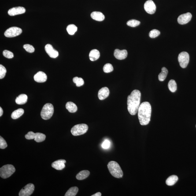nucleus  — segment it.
Wrapping results in <instances>:
<instances>
[{"mask_svg":"<svg viewBox=\"0 0 196 196\" xmlns=\"http://www.w3.org/2000/svg\"><path fill=\"white\" fill-rule=\"evenodd\" d=\"M178 177L176 175H172L170 176L168 178L166 179V183L167 185L169 186H172L175 184V183L178 181Z\"/></svg>","mask_w":196,"mask_h":196,"instance_id":"23","label":"nucleus"},{"mask_svg":"<svg viewBox=\"0 0 196 196\" xmlns=\"http://www.w3.org/2000/svg\"><path fill=\"white\" fill-rule=\"evenodd\" d=\"M141 93L138 90H134L127 97V110L130 114L135 115L138 111L140 106Z\"/></svg>","mask_w":196,"mask_h":196,"instance_id":"1","label":"nucleus"},{"mask_svg":"<svg viewBox=\"0 0 196 196\" xmlns=\"http://www.w3.org/2000/svg\"><path fill=\"white\" fill-rule=\"evenodd\" d=\"M77 27L74 24H70L67 26V30L68 33L70 35H73L77 31Z\"/></svg>","mask_w":196,"mask_h":196,"instance_id":"29","label":"nucleus"},{"mask_svg":"<svg viewBox=\"0 0 196 196\" xmlns=\"http://www.w3.org/2000/svg\"><path fill=\"white\" fill-rule=\"evenodd\" d=\"M100 57V52L96 49L91 51L89 54V57L90 60L92 61H96Z\"/></svg>","mask_w":196,"mask_h":196,"instance_id":"21","label":"nucleus"},{"mask_svg":"<svg viewBox=\"0 0 196 196\" xmlns=\"http://www.w3.org/2000/svg\"><path fill=\"white\" fill-rule=\"evenodd\" d=\"M73 82L76 84V86L77 87H81L84 84V81L82 78L78 77H74L73 79Z\"/></svg>","mask_w":196,"mask_h":196,"instance_id":"30","label":"nucleus"},{"mask_svg":"<svg viewBox=\"0 0 196 196\" xmlns=\"http://www.w3.org/2000/svg\"><path fill=\"white\" fill-rule=\"evenodd\" d=\"M23 48L25 49L26 51L29 53H34L35 51V48H34V46L31 45L29 44L24 45L23 46Z\"/></svg>","mask_w":196,"mask_h":196,"instance_id":"34","label":"nucleus"},{"mask_svg":"<svg viewBox=\"0 0 196 196\" xmlns=\"http://www.w3.org/2000/svg\"><path fill=\"white\" fill-rule=\"evenodd\" d=\"M35 186L34 184L30 183L28 184L22 189L19 193L20 196H29L34 192Z\"/></svg>","mask_w":196,"mask_h":196,"instance_id":"10","label":"nucleus"},{"mask_svg":"<svg viewBox=\"0 0 196 196\" xmlns=\"http://www.w3.org/2000/svg\"><path fill=\"white\" fill-rule=\"evenodd\" d=\"M88 129L87 124H82L76 125L71 130V133L74 136H79L86 133Z\"/></svg>","mask_w":196,"mask_h":196,"instance_id":"6","label":"nucleus"},{"mask_svg":"<svg viewBox=\"0 0 196 196\" xmlns=\"http://www.w3.org/2000/svg\"><path fill=\"white\" fill-rule=\"evenodd\" d=\"M15 171V168L11 164H6L0 168V176L3 179L7 178Z\"/></svg>","mask_w":196,"mask_h":196,"instance_id":"5","label":"nucleus"},{"mask_svg":"<svg viewBox=\"0 0 196 196\" xmlns=\"http://www.w3.org/2000/svg\"><path fill=\"white\" fill-rule=\"evenodd\" d=\"M24 113V110L22 108L16 110L12 113L11 117L13 119H17L21 117Z\"/></svg>","mask_w":196,"mask_h":196,"instance_id":"25","label":"nucleus"},{"mask_svg":"<svg viewBox=\"0 0 196 196\" xmlns=\"http://www.w3.org/2000/svg\"><path fill=\"white\" fill-rule=\"evenodd\" d=\"M26 12V9L22 7H17L12 8L8 11L9 15L14 16L16 15L23 14Z\"/></svg>","mask_w":196,"mask_h":196,"instance_id":"14","label":"nucleus"},{"mask_svg":"<svg viewBox=\"0 0 196 196\" xmlns=\"http://www.w3.org/2000/svg\"></svg>","mask_w":196,"mask_h":196,"instance_id":"41","label":"nucleus"},{"mask_svg":"<svg viewBox=\"0 0 196 196\" xmlns=\"http://www.w3.org/2000/svg\"><path fill=\"white\" fill-rule=\"evenodd\" d=\"M79 191V189L77 187L70 188L65 195V196H75L76 195Z\"/></svg>","mask_w":196,"mask_h":196,"instance_id":"27","label":"nucleus"},{"mask_svg":"<svg viewBox=\"0 0 196 196\" xmlns=\"http://www.w3.org/2000/svg\"><path fill=\"white\" fill-rule=\"evenodd\" d=\"M45 50L50 57L53 58H56L59 56V53L55 50L53 46L50 44H47L45 46Z\"/></svg>","mask_w":196,"mask_h":196,"instance_id":"13","label":"nucleus"},{"mask_svg":"<svg viewBox=\"0 0 196 196\" xmlns=\"http://www.w3.org/2000/svg\"><path fill=\"white\" fill-rule=\"evenodd\" d=\"M138 112V119L141 125L148 124L150 121L152 113L151 106L149 102H142L140 105Z\"/></svg>","mask_w":196,"mask_h":196,"instance_id":"2","label":"nucleus"},{"mask_svg":"<svg viewBox=\"0 0 196 196\" xmlns=\"http://www.w3.org/2000/svg\"><path fill=\"white\" fill-rule=\"evenodd\" d=\"M140 24V22L136 20H132L127 22V24L129 26L134 27L139 26Z\"/></svg>","mask_w":196,"mask_h":196,"instance_id":"31","label":"nucleus"},{"mask_svg":"<svg viewBox=\"0 0 196 196\" xmlns=\"http://www.w3.org/2000/svg\"><path fill=\"white\" fill-rule=\"evenodd\" d=\"M3 110L2 108L1 107H0V116H1V117L2 116L3 114Z\"/></svg>","mask_w":196,"mask_h":196,"instance_id":"40","label":"nucleus"},{"mask_svg":"<svg viewBox=\"0 0 196 196\" xmlns=\"http://www.w3.org/2000/svg\"><path fill=\"white\" fill-rule=\"evenodd\" d=\"M101 193L100 192H98L96 194L93 195L92 196H101Z\"/></svg>","mask_w":196,"mask_h":196,"instance_id":"39","label":"nucleus"},{"mask_svg":"<svg viewBox=\"0 0 196 196\" xmlns=\"http://www.w3.org/2000/svg\"><path fill=\"white\" fill-rule=\"evenodd\" d=\"M3 54L4 57L8 59H12L14 57L13 53L8 50H4L3 53Z\"/></svg>","mask_w":196,"mask_h":196,"instance_id":"36","label":"nucleus"},{"mask_svg":"<svg viewBox=\"0 0 196 196\" xmlns=\"http://www.w3.org/2000/svg\"><path fill=\"white\" fill-rule=\"evenodd\" d=\"M115 57L118 60H123L127 58V50H120L116 49L114 53Z\"/></svg>","mask_w":196,"mask_h":196,"instance_id":"16","label":"nucleus"},{"mask_svg":"<svg viewBox=\"0 0 196 196\" xmlns=\"http://www.w3.org/2000/svg\"><path fill=\"white\" fill-rule=\"evenodd\" d=\"M168 88L172 92H175L177 90V85L176 82L174 79H171L168 82Z\"/></svg>","mask_w":196,"mask_h":196,"instance_id":"28","label":"nucleus"},{"mask_svg":"<svg viewBox=\"0 0 196 196\" xmlns=\"http://www.w3.org/2000/svg\"><path fill=\"white\" fill-rule=\"evenodd\" d=\"M25 138L27 139H34L37 142L44 141L46 139L45 134L40 133H34L32 131H29L25 135Z\"/></svg>","mask_w":196,"mask_h":196,"instance_id":"7","label":"nucleus"},{"mask_svg":"<svg viewBox=\"0 0 196 196\" xmlns=\"http://www.w3.org/2000/svg\"><path fill=\"white\" fill-rule=\"evenodd\" d=\"M168 73V71L166 68L163 67L162 71L158 75L159 80L161 81H164L166 79Z\"/></svg>","mask_w":196,"mask_h":196,"instance_id":"26","label":"nucleus"},{"mask_svg":"<svg viewBox=\"0 0 196 196\" xmlns=\"http://www.w3.org/2000/svg\"><path fill=\"white\" fill-rule=\"evenodd\" d=\"M160 34V31L154 29L152 30L149 32V36L152 38H154L158 36Z\"/></svg>","mask_w":196,"mask_h":196,"instance_id":"33","label":"nucleus"},{"mask_svg":"<svg viewBox=\"0 0 196 196\" xmlns=\"http://www.w3.org/2000/svg\"><path fill=\"white\" fill-rule=\"evenodd\" d=\"M189 55L186 52H182L179 53L178 57L179 65L182 68H185L187 67L189 62Z\"/></svg>","mask_w":196,"mask_h":196,"instance_id":"8","label":"nucleus"},{"mask_svg":"<svg viewBox=\"0 0 196 196\" xmlns=\"http://www.w3.org/2000/svg\"><path fill=\"white\" fill-rule=\"evenodd\" d=\"M66 108L70 113H73L77 110V107L75 104L72 102H68L66 104Z\"/></svg>","mask_w":196,"mask_h":196,"instance_id":"22","label":"nucleus"},{"mask_svg":"<svg viewBox=\"0 0 196 196\" xmlns=\"http://www.w3.org/2000/svg\"><path fill=\"white\" fill-rule=\"evenodd\" d=\"M7 72L6 68L3 65H0V79H2L5 77Z\"/></svg>","mask_w":196,"mask_h":196,"instance_id":"35","label":"nucleus"},{"mask_svg":"<svg viewBox=\"0 0 196 196\" xmlns=\"http://www.w3.org/2000/svg\"><path fill=\"white\" fill-rule=\"evenodd\" d=\"M90 175V172L88 170L81 171L76 175V179L79 180H82L87 178Z\"/></svg>","mask_w":196,"mask_h":196,"instance_id":"24","label":"nucleus"},{"mask_svg":"<svg viewBox=\"0 0 196 196\" xmlns=\"http://www.w3.org/2000/svg\"><path fill=\"white\" fill-rule=\"evenodd\" d=\"M192 17V15L190 13L181 15L178 18V23L182 25L187 24L191 20Z\"/></svg>","mask_w":196,"mask_h":196,"instance_id":"12","label":"nucleus"},{"mask_svg":"<svg viewBox=\"0 0 196 196\" xmlns=\"http://www.w3.org/2000/svg\"><path fill=\"white\" fill-rule=\"evenodd\" d=\"M22 32V29L16 27H11L6 30L4 35L7 38H13L20 35Z\"/></svg>","mask_w":196,"mask_h":196,"instance_id":"9","label":"nucleus"},{"mask_svg":"<svg viewBox=\"0 0 196 196\" xmlns=\"http://www.w3.org/2000/svg\"><path fill=\"white\" fill-rule=\"evenodd\" d=\"M28 97L26 94H21L16 97L15 100L16 103L19 105H23L27 102Z\"/></svg>","mask_w":196,"mask_h":196,"instance_id":"20","label":"nucleus"},{"mask_svg":"<svg viewBox=\"0 0 196 196\" xmlns=\"http://www.w3.org/2000/svg\"><path fill=\"white\" fill-rule=\"evenodd\" d=\"M47 77L46 74L42 71H39L34 76V79L38 83H44L47 80Z\"/></svg>","mask_w":196,"mask_h":196,"instance_id":"15","label":"nucleus"},{"mask_svg":"<svg viewBox=\"0 0 196 196\" xmlns=\"http://www.w3.org/2000/svg\"><path fill=\"white\" fill-rule=\"evenodd\" d=\"M145 10L148 13L153 14L155 13L156 6L152 0H148L145 3L144 5Z\"/></svg>","mask_w":196,"mask_h":196,"instance_id":"11","label":"nucleus"},{"mask_svg":"<svg viewBox=\"0 0 196 196\" xmlns=\"http://www.w3.org/2000/svg\"><path fill=\"white\" fill-rule=\"evenodd\" d=\"M109 94V90L107 87L102 88L98 92V97L100 100H104L108 97Z\"/></svg>","mask_w":196,"mask_h":196,"instance_id":"18","label":"nucleus"},{"mask_svg":"<svg viewBox=\"0 0 196 196\" xmlns=\"http://www.w3.org/2000/svg\"><path fill=\"white\" fill-rule=\"evenodd\" d=\"M92 19L97 21L101 22L104 20L105 16L102 13L100 12L94 11L91 14Z\"/></svg>","mask_w":196,"mask_h":196,"instance_id":"19","label":"nucleus"},{"mask_svg":"<svg viewBox=\"0 0 196 196\" xmlns=\"http://www.w3.org/2000/svg\"><path fill=\"white\" fill-rule=\"evenodd\" d=\"M108 168L112 176L117 178L123 177V172L118 163L114 161L109 162L108 164Z\"/></svg>","mask_w":196,"mask_h":196,"instance_id":"3","label":"nucleus"},{"mask_svg":"<svg viewBox=\"0 0 196 196\" xmlns=\"http://www.w3.org/2000/svg\"><path fill=\"white\" fill-rule=\"evenodd\" d=\"M65 160H57L52 163V167L57 170H62L65 168Z\"/></svg>","mask_w":196,"mask_h":196,"instance_id":"17","label":"nucleus"},{"mask_svg":"<svg viewBox=\"0 0 196 196\" xmlns=\"http://www.w3.org/2000/svg\"><path fill=\"white\" fill-rule=\"evenodd\" d=\"M113 70V66L111 64L107 63L105 64L103 67V71L104 72L108 73L112 72Z\"/></svg>","mask_w":196,"mask_h":196,"instance_id":"32","label":"nucleus"},{"mask_svg":"<svg viewBox=\"0 0 196 196\" xmlns=\"http://www.w3.org/2000/svg\"><path fill=\"white\" fill-rule=\"evenodd\" d=\"M54 113V107L50 103L46 104L42 108L41 112V116L44 120L50 119Z\"/></svg>","mask_w":196,"mask_h":196,"instance_id":"4","label":"nucleus"},{"mask_svg":"<svg viewBox=\"0 0 196 196\" xmlns=\"http://www.w3.org/2000/svg\"><path fill=\"white\" fill-rule=\"evenodd\" d=\"M7 144L6 142L2 137H0V148L5 149L7 147Z\"/></svg>","mask_w":196,"mask_h":196,"instance_id":"37","label":"nucleus"},{"mask_svg":"<svg viewBox=\"0 0 196 196\" xmlns=\"http://www.w3.org/2000/svg\"><path fill=\"white\" fill-rule=\"evenodd\" d=\"M110 141L108 140H105L103 142L101 146L103 149H108L109 148L110 146Z\"/></svg>","mask_w":196,"mask_h":196,"instance_id":"38","label":"nucleus"}]
</instances>
